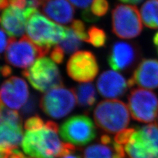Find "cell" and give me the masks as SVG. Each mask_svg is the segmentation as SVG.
Segmentation results:
<instances>
[{
  "label": "cell",
  "mask_w": 158,
  "mask_h": 158,
  "mask_svg": "<svg viewBox=\"0 0 158 158\" xmlns=\"http://www.w3.org/2000/svg\"><path fill=\"white\" fill-rule=\"evenodd\" d=\"M58 131V125L51 121L40 129L27 131L22 142L23 151L32 158H61L76 150L74 145L60 140Z\"/></svg>",
  "instance_id": "obj_1"
},
{
  "label": "cell",
  "mask_w": 158,
  "mask_h": 158,
  "mask_svg": "<svg viewBox=\"0 0 158 158\" xmlns=\"http://www.w3.org/2000/svg\"><path fill=\"white\" fill-rule=\"evenodd\" d=\"M96 125L110 134L118 133L125 129L130 123V113L125 103L118 100L100 102L94 112Z\"/></svg>",
  "instance_id": "obj_2"
},
{
  "label": "cell",
  "mask_w": 158,
  "mask_h": 158,
  "mask_svg": "<svg viewBox=\"0 0 158 158\" xmlns=\"http://www.w3.org/2000/svg\"><path fill=\"white\" fill-rule=\"evenodd\" d=\"M68 31V28L51 22L38 11L27 20V36L38 46L49 50L67 37Z\"/></svg>",
  "instance_id": "obj_3"
},
{
  "label": "cell",
  "mask_w": 158,
  "mask_h": 158,
  "mask_svg": "<svg viewBox=\"0 0 158 158\" xmlns=\"http://www.w3.org/2000/svg\"><path fill=\"white\" fill-rule=\"evenodd\" d=\"M31 86L40 92H47L53 88L63 86V78L58 67L50 59H38L31 67L22 73Z\"/></svg>",
  "instance_id": "obj_4"
},
{
  "label": "cell",
  "mask_w": 158,
  "mask_h": 158,
  "mask_svg": "<svg viewBox=\"0 0 158 158\" xmlns=\"http://www.w3.org/2000/svg\"><path fill=\"white\" fill-rule=\"evenodd\" d=\"M49 52V49L34 44L27 36H23L19 40L10 37L5 59L7 63L14 67L27 69L36 59L45 56Z\"/></svg>",
  "instance_id": "obj_5"
},
{
  "label": "cell",
  "mask_w": 158,
  "mask_h": 158,
  "mask_svg": "<svg viewBox=\"0 0 158 158\" xmlns=\"http://www.w3.org/2000/svg\"><path fill=\"white\" fill-rule=\"evenodd\" d=\"M112 31L121 39H133L140 35L143 25L137 7L118 4L111 13Z\"/></svg>",
  "instance_id": "obj_6"
},
{
  "label": "cell",
  "mask_w": 158,
  "mask_h": 158,
  "mask_svg": "<svg viewBox=\"0 0 158 158\" xmlns=\"http://www.w3.org/2000/svg\"><path fill=\"white\" fill-rule=\"evenodd\" d=\"M125 149L128 158H158V125L137 128Z\"/></svg>",
  "instance_id": "obj_7"
},
{
  "label": "cell",
  "mask_w": 158,
  "mask_h": 158,
  "mask_svg": "<svg viewBox=\"0 0 158 158\" xmlns=\"http://www.w3.org/2000/svg\"><path fill=\"white\" fill-rule=\"evenodd\" d=\"M77 102L75 88L61 86L44 94L39 105L46 115L57 119L69 115L75 107Z\"/></svg>",
  "instance_id": "obj_8"
},
{
  "label": "cell",
  "mask_w": 158,
  "mask_h": 158,
  "mask_svg": "<svg viewBox=\"0 0 158 158\" xmlns=\"http://www.w3.org/2000/svg\"><path fill=\"white\" fill-rule=\"evenodd\" d=\"M59 133L62 139L69 144L82 146L94 139L97 131L90 118L79 115L68 118L59 128Z\"/></svg>",
  "instance_id": "obj_9"
},
{
  "label": "cell",
  "mask_w": 158,
  "mask_h": 158,
  "mask_svg": "<svg viewBox=\"0 0 158 158\" xmlns=\"http://www.w3.org/2000/svg\"><path fill=\"white\" fill-rule=\"evenodd\" d=\"M128 107L133 119L151 123L156 119L158 114V98L152 91L135 88L128 96Z\"/></svg>",
  "instance_id": "obj_10"
},
{
  "label": "cell",
  "mask_w": 158,
  "mask_h": 158,
  "mask_svg": "<svg viewBox=\"0 0 158 158\" xmlns=\"http://www.w3.org/2000/svg\"><path fill=\"white\" fill-rule=\"evenodd\" d=\"M67 72L68 75L77 82H91L99 73L97 59L91 52H77L69 59Z\"/></svg>",
  "instance_id": "obj_11"
},
{
  "label": "cell",
  "mask_w": 158,
  "mask_h": 158,
  "mask_svg": "<svg viewBox=\"0 0 158 158\" xmlns=\"http://www.w3.org/2000/svg\"><path fill=\"white\" fill-rule=\"evenodd\" d=\"M141 56V49L138 44L116 42L111 47L107 62L113 70L128 71L136 66Z\"/></svg>",
  "instance_id": "obj_12"
},
{
  "label": "cell",
  "mask_w": 158,
  "mask_h": 158,
  "mask_svg": "<svg viewBox=\"0 0 158 158\" xmlns=\"http://www.w3.org/2000/svg\"><path fill=\"white\" fill-rule=\"evenodd\" d=\"M28 98V86L21 78L11 77L0 86V103L7 108L19 110L25 104Z\"/></svg>",
  "instance_id": "obj_13"
},
{
  "label": "cell",
  "mask_w": 158,
  "mask_h": 158,
  "mask_svg": "<svg viewBox=\"0 0 158 158\" xmlns=\"http://www.w3.org/2000/svg\"><path fill=\"white\" fill-rule=\"evenodd\" d=\"M129 88L137 85L154 90L158 88V60L143 59L137 65L132 75L127 81Z\"/></svg>",
  "instance_id": "obj_14"
},
{
  "label": "cell",
  "mask_w": 158,
  "mask_h": 158,
  "mask_svg": "<svg viewBox=\"0 0 158 158\" xmlns=\"http://www.w3.org/2000/svg\"><path fill=\"white\" fill-rule=\"evenodd\" d=\"M36 11L37 9L31 7L24 10L16 7H8L2 13V27L10 36H21L27 27L28 19Z\"/></svg>",
  "instance_id": "obj_15"
},
{
  "label": "cell",
  "mask_w": 158,
  "mask_h": 158,
  "mask_svg": "<svg viewBox=\"0 0 158 158\" xmlns=\"http://www.w3.org/2000/svg\"><path fill=\"white\" fill-rule=\"evenodd\" d=\"M96 84L98 92L106 98H121L125 94L128 87L124 77L110 70L101 74Z\"/></svg>",
  "instance_id": "obj_16"
},
{
  "label": "cell",
  "mask_w": 158,
  "mask_h": 158,
  "mask_svg": "<svg viewBox=\"0 0 158 158\" xmlns=\"http://www.w3.org/2000/svg\"><path fill=\"white\" fill-rule=\"evenodd\" d=\"M41 7L43 13L56 23L66 24L73 22L75 11L68 0H46Z\"/></svg>",
  "instance_id": "obj_17"
},
{
  "label": "cell",
  "mask_w": 158,
  "mask_h": 158,
  "mask_svg": "<svg viewBox=\"0 0 158 158\" xmlns=\"http://www.w3.org/2000/svg\"><path fill=\"white\" fill-rule=\"evenodd\" d=\"M23 138L22 126L0 122V151L7 154L17 150Z\"/></svg>",
  "instance_id": "obj_18"
},
{
  "label": "cell",
  "mask_w": 158,
  "mask_h": 158,
  "mask_svg": "<svg viewBox=\"0 0 158 158\" xmlns=\"http://www.w3.org/2000/svg\"><path fill=\"white\" fill-rule=\"evenodd\" d=\"M75 90L78 106L86 111H90L97 100L96 90L93 84H82L78 85Z\"/></svg>",
  "instance_id": "obj_19"
},
{
  "label": "cell",
  "mask_w": 158,
  "mask_h": 158,
  "mask_svg": "<svg viewBox=\"0 0 158 158\" xmlns=\"http://www.w3.org/2000/svg\"><path fill=\"white\" fill-rule=\"evenodd\" d=\"M140 15L145 27L150 29L158 28V2L147 0L140 9Z\"/></svg>",
  "instance_id": "obj_20"
},
{
  "label": "cell",
  "mask_w": 158,
  "mask_h": 158,
  "mask_svg": "<svg viewBox=\"0 0 158 158\" xmlns=\"http://www.w3.org/2000/svg\"><path fill=\"white\" fill-rule=\"evenodd\" d=\"M113 143L104 144L100 142L88 146L84 151L83 158H114Z\"/></svg>",
  "instance_id": "obj_21"
},
{
  "label": "cell",
  "mask_w": 158,
  "mask_h": 158,
  "mask_svg": "<svg viewBox=\"0 0 158 158\" xmlns=\"http://www.w3.org/2000/svg\"><path fill=\"white\" fill-rule=\"evenodd\" d=\"M81 42L70 28H69L67 37L59 43V46L63 49L65 53L71 54L81 48L82 46Z\"/></svg>",
  "instance_id": "obj_22"
},
{
  "label": "cell",
  "mask_w": 158,
  "mask_h": 158,
  "mask_svg": "<svg viewBox=\"0 0 158 158\" xmlns=\"http://www.w3.org/2000/svg\"><path fill=\"white\" fill-rule=\"evenodd\" d=\"M88 43L96 48L103 47L107 42V34L103 29L92 26L88 31Z\"/></svg>",
  "instance_id": "obj_23"
},
{
  "label": "cell",
  "mask_w": 158,
  "mask_h": 158,
  "mask_svg": "<svg viewBox=\"0 0 158 158\" xmlns=\"http://www.w3.org/2000/svg\"><path fill=\"white\" fill-rule=\"evenodd\" d=\"M0 122H7L16 125L22 126V117L17 111L11 110L9 108L5 107L2 106Z\"/></svg>",
  "instance_id": "obj_24"
},
{
  "label": "cell",
  "mask_w": 158,
  "mask_h": 158,
  "mask_svg": "<svg viewBox=\"0 0 158 158\" xmlns=\"http://www.w3.org/2000/svg\"><path fill=\"white\" fill-rule=\"evenodd\" d=\"M109 3L107 0H93L89 11L96 18L102 17L107 13L109 11Z\"/></svg>",
  "instance_id": "obj_25"
},
{
  "label": "cell",
  "mask_w": 158,
  "mask_h": 158,
  "mask_svg": "<svg viewBox=\"0 0 158 158\" xmlns=\"http://www.w3.org/2000/svg\"><path fill=\"white\" fill-rule=\"evenodd\" d=\"M38 100L35 96L29 97L28 101L21 109V114L22 117H28L35 114L37 111Z\"/></svg>",
  "instance_id": "obj_26"
},
{
  "label": "cell",
  "mask_w": 158,
  "mask_h": 158,
  "mask_svg": "<svg viewBox=\"0 0 158 158\" xmlns=\"http://www.w3.org/2000/svg\"><path fill=\"white\" fill-rule=\"evenodd\" d=\"M71 28L81 41L88 42V32L86 31L85 25L82 21L80 20H74L71 25Z\"/></svg>",
  "instance_id": "obj_27"
},
{
  "label": "cell",
  "mask_w": 158,
  "mask_h": 158,
  "mask_svg": "<svg viewBox=\"0 0 158 158\" xmlns=\"http://www.w3.org/2000/svg\"><path fill=\"white\" fill-rule=\"evenodd\" d=\"M46 125V123L38 115L29 117L24 123V128L27 131H35L40 129Z\"/></svg>",
  "instance_id": "obj_28"
},
{
  "label": "cell",
  "mask_w": 158,
  "mask_h": 158,
  "mask_svg": "<svg viewBox=\"0 0 158 158\" xmlns=\"http://www.w3.org/2000/svg\"><path fill=\"white\" fill-rule=\"evenodd\" d=\"M135 132V130L134 128H125V129L117 133L115 137L114 138V141L125 147L128 142L130 141Z\"/></svg>",
  "instance_id": "obj_29"
},
{
  "label": "cell",
  "mask_w": 158,
  "mask_h": 158,
  "mask_svg": "<svg viewBox=\"0 0 158 158\" xmlns=\"http://www.w3.org/2000/svg\"><path fill=\"white\" fill-rule=\"evenodd\" d=\"M64 56H65V52L59 45L56 46L53 49L50 54V57L52 60L57 64H61L63 63Z\"/></svg>",
  "instance_id": "obj_30"
},
{
  "label": "cell",
  "mask_w": 158,
  "mask_h": 158,
  "mask_svg": "<svg viewBox=\"0 0 158 158\" xmlns=\"http://www.w3.org/2000/svg\"><path fill=\"white\" fill-rule=\"evenodd\" d=\"M74 6L78 9H87L93 0H69Z\"/></svg>",
  "instance_id": "obj_31"
},
{
  "label": "cell",
  "mask_w": 158,
  "mask_h": 158,
  "mask_svg": "<svg viewBox=\"0 0 158 158\" xmlns=\"http://www.w3.org/2000/svg\"><path fill=\"white\" fill-rule=\"evenodd\" d=\"M8 41L9 38L7 39L6 34L2 30L0 29V54L7 48L6 47H7L8 45Z\"/></svg>",
  "instance_id": "obj_32"
},
{
  "label": "cell",
  "mask_w": 158,
  "mask_h": 158,
  "mask_svg": "<svg viewBox=\"0 0 158 158\" xmlns=\"http://www.w3.org/2000/svg\"><path fill=\"white\" fill-rule=\"evenodd\" d=\"M9 4L12 7H16L19 9H23L26 6L27 0H8Z\"/></svg>",
  "instance_id": "obj_33"
},
{
  "label": "cell",
  "mask_w": 158,
  "mask_h": 158,
  "mask_svg": "<svg viewBox=\"0 0 158 158\" xmlns=\"http://www.w3.org/2000/svg\"><path fill=\"white\" fill-rule=\"evenodd\" d=\"M7 158H32V157H27L25 155H24L21 152H20L18 150H15L11 152L8 153Z\"/></svg>",
  "instance_id": "obj_34"
},
{
  "label": "cell",
  "mask_w": 158,
  "mask_h": 158,
  "mask_svg": "<svg viewBox=\"0 0 158 158\" xmlns=\"http://www.w3.org/2000/svg\"><path fill=\"white\" fill-rule=\"evenodd\" d=\"M42 0H27V5L28 7L37 9L42 6Z\"/></svg>",
  "instance_id": "obj_35"
},
{
  "label": "cell",
  "mask_w": 158,
  "mask_h": 158,
  "mask_svg": "<svg viewBox=\"0 0 158 158\" xmlns=\"http://www.w3.org/2000/svg\"><path fill=\"white\" fill-rule=\"evenodd\" d=\"M0 71H1V74H2V77H9V75H11L12 69L8 65H3V66H1Z\"/></svg>",
  "instance_id": "obj_36"
},
{
  "label": "cell",
  "mask_w": 158,
  "mask_h": 158,
  "mask_svg": "<svg viewBox=\"0 0 158 158\" xmlns=\"http://www.w3.org/2000/svg\"><path fill=\"white\" fill-rule=\"evenodd\" d=\"M75 151L76 150L73 151V152H71L70 153H69L68 154L63 156L61 158H82L81 156L78 153H77Z\"/></svg>",
  "instance_id": "obj_37"
},
{
  "label": "cell",
  "mask_w": 158,
  "mask_h": 158,
  "mask_svg": "<svg viewBox=\"0 0 158 158\" xmlns=\"http://www.w3.org/2000/svg\"><path fill=\"white\" fill-rule=\"evenodd\" d=\"M118 1L121 2H123V3H131V4L137 5V4H139L141 2H142L144 0H118Z\"/></svg>",
  "instance_id": "obj_38"
},
{
  "label": "cell",
  "mask_w": 158,
  "mask_h": 158,
  "mask_svg": "<svg viewBox=\"0 0 158 158\" xmlns=\"http://www.w3.org/2000/svg\"><path fill=\"white\" fill-rule=\"evenodd\" d=\"M9 5L8 0H0V11L6 9Z\"/></svg>",
  "instance_id": "obj_39"
},
{
  "label": "cell",
  "mask_w": 158,
  "mask_h": 158,
  "mask_svg": "<svg viewBox=\"0 0 158 158\" xmlns=\"http://www.w3.org/2000/svg\"><path fill=\"white\" fill-rule=\"evenodd\" d=\"M153 42H154V45L157 48L158 47V32L155 34V35L153 38Z\"/></svg>",
  "instance_id": "obj_40"
},
{
  "label": "cell",
  "mask_w": 158,
  "mask_h": 158,
  "mask_svg": "<svg viewBox=\"0 0 158 158\" xmlns=\"http://www.w3.org/2000/svg\"><path fill=\"white\" fill-rule=\"evenodd\" d=\"M7 154H8V153H7ZM7 154L0 151V158H7Z\"/></svg>",
  "instance_id": "obj_41"
},
{
  "label": "cell",
  "mask_w": 158,
  "mask_h": 158,
  "mask_svg": "<svg viewBox=\"0 0 158 158\" xmlns=\"http://www.w3.org/2000/svg\"><path fill=\"white\" fill-rule=\"evenodd\" d=\"M2 103H0V121H1V115H2Z\"/></svg>",
  "instance_id": "obj_42"
},
{
  "label": "cell",
  "mask_w": 158,
  "mask_h": 158,
  "mask_svg": "<svg viewBox=\"0 0 158 158\" xmlns=\"http://www.w3.org/2000/svg\"><path fill=\"white\" fill-rule=\"evenodd\" d=\"M0 69H1V66H0ZM0 75H2V74H1V71H0Z\"/></svg>",
  "instance_id": "obj_43"
},
{
  "label": "cell",
  "mask_w": 158,
  "mask_h": 158,
  "mask_svg": "<svg viewBox=\"0 0 158 158\" xmlns=\"http://www.w3.org/2000/svg\"><path fill=\"white\" fill-rule=\"evenodd\" d=\"M1 20H2V19H1V18H0V21H1Z\"/></svg>",
  "instance_id": "obj_44"
},
{
  "label": "cell",
  "mask_w": 158,
  "mask_h": 158,
  "mask_svg": "<svg viewBox=\"0 0 158 158\" xmlns=\"http://www.w3.org/2000/svg\"><path fill=\"white\" fill-rule=\"evenodd\" d=\"M157 52H158V47H157Z\"/></svg>",
  "instance_id": "obj_45"
}]
</instances>
